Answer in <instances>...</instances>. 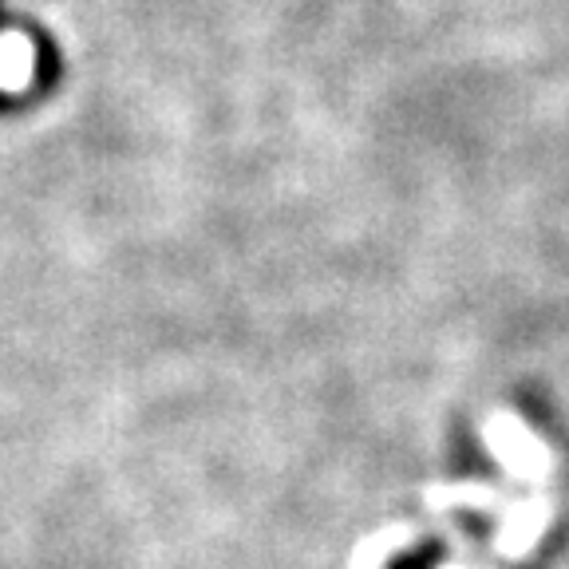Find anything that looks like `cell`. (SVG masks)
<instances>
[{
  "label": "cell",
  "instance_id": "cell-1",
  "mask_svg": "<svg viewBox=\"0 0 569 569\" xmlns=\"http://www.w3.org/2000/svg\"><path fill=\"white\" fill-rule=\"evenodd\" d=\"M396 569H427V558H403L396 561Z\"/></svg>",
  "mask_w": 569,
  "mask_h": 569
}]
</instances>
